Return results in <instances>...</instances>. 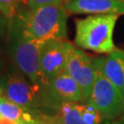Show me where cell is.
<instances>
[{
  "instance_id": "obj_1",
  "label": "cell",
  "mask_w": 124,
  "mask_h": 124,
  "mask_svg": "<svg viewBox=\"0 0 124 124\" xmlns=\"http://www.w3.org/2000/svg\"><path fill=\"white\" fill-rule=\"evenodd\" d=\"M66 21L63 5H51L23 9L9 21L8 27L18 29L29 38L46 42L66 38Z\"/></svg>"
},
{
  "instance_id": "obj_2",
  "label": "cell",
  "mask_w": 124,
  "mask_h": 124,
  "mask_svg": "<svg viewBox=\"0 0 124 124\" xmlns=\"http://www.w3.org/2000/svg\"><path fill=\"white\" fill-rule=\"evenodd\" d=\"M118 18L117 14H99L75 20V44L98 53L116 51L113 31Z\"/></svg>"
},
{
  "instance_id": "obj_3",
  "label": "cell",
  "mask_w": 124,
  "mask_h": 124,
  "mask_svg": "<svg viewBox=\"0 0 124 124\" xmlns=\"http://www.w3.org/2000/svg\"><path fill=\"white\" fill-rule=\"evenodd\" d=\"M0 86L4 96L27 109L40 112L42 108H56L60 104L51 98L44 87L39 85H30L17 74L8 73L0 79Z\"/></svg>"
},
{
  "instance_id": "obj_4",
  "label": "cell",
  "mask_w": 124,
  "mask_h": 124,
  "mask_svg": "<svg viewBox=\"0 0 124 124\" xmlns=\"http://www.w3.org/2000/svg\"><path fill=\"white\" fill-rule=\"evenodd\" d=\"M95 81L88 103L96 107L105 120L119 118L124 113V95L111 83L102 68V58L94 59Z\"/></svg>"
},
{
  "instance_id": "obj_5",
  "label": "cell",
  "mask_w": 124,
  "mask_h": 124,
  "mask_svg": "<svg viewBox=\"0 0 124 124\" xmlns=\"http://www.w3.org/2000/svg\"><path fill=\"white\" fill-rule=\"evenodd\" d=\"M8 28L11 37V56L15 65L32 84L41 85L40 52L44 42L27 37L16 28Z\"/></svg>"
},
{
  "instance_id": "obj_6",
  "label": "cell",
  "mask_w": 124,
  "mask_h": 124,
  "mask_svg": "<svg viewBox=\"0 0 124 124\" xmlns=\"http://www.w3.org/2000/svg\"><path fill=\"white\" fill-rule=\"evenodd\" d=\"M63 50L65 54V71L79 85L85 101H87L95 81L94 59L65 40H63Z\"/></svg>"
},
{
  "instance_id": "obj_7",
  "label": "cell",
  "mask_w": 124,
  "mask_h": 124,
  "mask_svg": "<svg viewBox=\"0 0 124 124\" xmlns=\"http://www.w3.org/2000/svg\"><path fill=\"white\" fill-rule=\"evenodd\" d=\"M65 70L63 40H49L42 45L40 52L41 86L46 87L52 80Z\"/></svg>"
},
{
  "instance_id": "obj_8",
  "label": "cell",
  "mask_w": 124,
  "mask_h": 124,
  "mask_svg": "<svg viewBox=\"0 0 124 124\" xmlns=\"http://www.w3.org/2000/svg\"><path fill=\"white\" fill-rule=\"evenodd\" d=\"M46 91L58 104L85 101L83 91L79 85L65 70L50 82Z\"/></svg>"
},
{
  "instance_id": "obj_9",
  "label": "cell",
  "mask_w": 124,
  "mask_h": 124,
  "mask_svg": "<svg viewBox=\"0 0 124 124\" xmlns=\"http://www.w3.org/2000/svg\"><path fill=\"white\" fill-rule=\"evenodd\" d=\"M63 7L71 14H124L121 0H68Z\"/></svg>"
},
{
  "instance_id": "obj_10",
  "label": "cell",
  "mask_w": 124,
  "mask_h": 124,
  "mask_svg": "<svg viewBox=\"0 0 124 124\" xmlns=\"http://www.w3.org/2000/svg\"><path fill=\"white\" fill-rule=\"evenodd\" d=\"M102 68L106 76L124 95V52L116 50L102 58Z\"/></svg>"
},
{
  "instance_id": "obj_11",
  "label": "cell",
  "mask_w": 124,
  "mask_h": 124,
  "mask_svg": "<svg viewBox=\"0 0 124 124\" xmlns=\"http://www.w3.org/2000/svg\"><path fill=\"white\" fill-rule=\"evenodd\" d=\"M36 113L11 101L4 95L0 98V118L2 119L17 123L36 124Z\"/></svg>"
},
{
  "instance_id": "obj_12",
  "label": "cell",
  "mask_w": 124,
  "mask_h": 124,
  "mask_svg": "<svg viewBox=\"0 0 124 124\" xmlns=\"http://www.w3.org/2000/svg\"><path fill=\"white\" fill-rule=\"evenodd\" d=\"M58 110L57 115L60 117L62 124H85L81 116L78 102L61 103Z\"/></svg>"
},
{
  "instance_id": "obj_13",
  "label": "cell",
  "mask_w": 124,
  "mask_h": 124,
  "mask_svg": "<svg viewBox=\"0 0 124 124\" xmlns=\"http://www.w3.org/2000/svg\"><path fill=\"white\" fill-rule=\"evenodd\" d=\"M78 108L85 124H103V121H105L98 108L88 102L86 104L78 103Z\"/></svg>"
},
{
  "instance_id": "obj_14",
  "label": "cell",
  "mask_w": 124,
  "mask_h": 124,
  "mask_svg": "<svg viewBox=\"0 0 124 124\" xmlns=\"http://www.w3.org/2000/svg\"><path fill=\"white\" fill-rule=\"evenodd\" d=\"M23 7H28L27 0H0L1 11L8 22L19 11L23 10Z\"/></svg>"
},
{
  "instance_id": "obj_15",
  "label": "cell",
  "mask_w": 124,
  "mask_h": 124,
  "mask_svg": "<svg viewBox=\"0 0 124 124\" xmlns=\"http://www.w3.org/2000/svg\"><path fill=\"white\" fill-rule=\"evenodd\" d=\"M68 0H27L28 8L34 9L40 7L51 5H64Z\"/></svg>"
},
{
  "instance_id": "obj_16",
  "label": "cell",
  "mask_w": 124,
  "mask_h": 124,
  "mask_svg": "<svg viewBox=\"0 0 124 124\" xmlns=\"http://www.w3.org/2000/svg\"><path fill=\"white\" fill-rule=\"evenodd\" d=\"M40 117L47 122L48 124H62L61 119L58 115L56 116H49L47 114L40 113Z\"/></svg>"
},
{
  "instance_id": "obj_17",
  "label": "cell",
  "mask_w": 124,
  "mask_h": 124,
  "mask_svg": "<svg viewBox=\"0 0 124 124\" xmlns=\"http://www.w3.org/2000/svg\"><path fill=\"white\" fill-rule=\"evenodd\" d=\"M7 27H8V20L5 17L4 14L0 12V36L5 33Z\"/></svg>"
},
{
  "instance_id": "obj_18",
  "label": "cell",
  "mask_w": 124,
  "mask_h": 124,
  "mask_svg": "<svg viewBox=\"0 0 124 124\" xmlns=\"http://www.w3.org/2000/svg\"><path fill=\"white\" fill-rule=\"evenodd\" d=\"M103 124H124V113L117 119L111 120H105Z\"/></svg>"
},
{
  "instance_id": "obj_19",
  "label": "cell",
  "mask_w": 124,
  "mask_h": 124,
  "mask_svg": "<svg viewBox=\"0 0 124 124\" xmlns=\"http://www.w3.org/2000/svg\"><path fill=\"white\" fill-rule=\"evenodd\" d=\"M3 96V91H2V88H1V86H0V98Z\"/></svg>"
},
{
  "instance_id": "obj_20",
  "label": "cell",
  "mask_w": 124,
  "mask_h": 124,
  "mask_svg": "<svg viewBox=\"0 0 124 124\" xmlns=\"http://www.w3.org/2000/svg\"><path fill=\"white\" fill-rule=\"evenodd\" d=\"M15 124H26V123H15Z\"/></svg>"
},
{
  "instance_id": "obj_21",
  "label": "cell",
  "mask_w": 124,
  "mask_h": 124,
  "mask_svg": "<svg viewBox=\"0 0 124 124\" xmlns=\"http://www.w3.org/2000/svg\"><path fill=\"white\" fill-rule=\"evenodd\" d=\"M0 12H1V13H2V11H1V8H0Z\"/></svg>"
},
{
  "instance_id": "obj_22",
  "label": "cell",
  "mask_w": 124,
  "mask_h": 124,
  "mask_svg": "<svg viewBox=\"0 0 124 124\" xmlns=\"http://www.w3.org/2000/svg\"><path fill=\"white\" fill-rule=\"evenodd\" d=\"M121 1H124V0H121Z\"/></svg>"
}]
</instances>
